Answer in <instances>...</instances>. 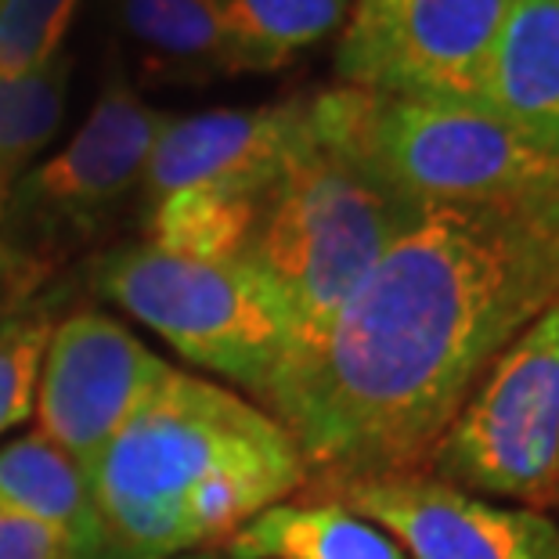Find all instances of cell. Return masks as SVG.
<instances>
[{
  "label": "cell",
  "mask_w": 559,
  "mask_h": 559,
  "mask_svg": "<svg viewBox=\"0 0 559 559\" xmlns=\"http://www.w3.org/2000/svg\"><path fill=\"white\" fill-rule=\"evenodd\" d=\"M559 304V192L426 202L311 354L260 397L300 448L307 480L423 473L487 368Z\"/></svg>",
  "instance_id": "obj_1"
},
{
  "label": "cell",
  "mask_w": 559,
  "mask_h": 559,
  "mask_svg": "<svg viewBox=\"0 0 559 559\" xmlns=\"http://www.w3.org/2000/svg\"><path fill=\"white\" fill-rule=\"evenodd\" d=\"M102 559L221 549L246 520L307 484L289 430L210 379L170 372L87 469Z\"/></svg>",
  "instance_id": "obj_2"
},
{
  "label": "cell",
  "mask_w": 559,
  "mask_h": 559,
  "mask_svg": "<svg viewBox=\"0 0 559 559\" xmlns=\"http://www.w3.org/2000/svg\"><path fill=\"white\" fill-rule=\"evenodd\" d=\"M423 206L397 195L350 152L314 138L260 199L239 264L289 332V365L325 340L343 304Z\"/></svg>",
  "instance_id": "obj_3"
},
{
  "label": "cell",
  "mask_w": 559,
  "mask_h": 559,
  "mask_svg": "<svg viewBox=\"0 0 559 559\" xmlns=\"http://www.w3.org/2000/svg\"><path fill=\"white\" fill-rule=\"evenodd\" d=\"M318 141L350 152L397 195L419 202H502L559 192V159L498 116L469 105L386 98L332 87L307 98Z\"/></svg>",
  "instance_id": "obj_4"
},
{
  "label": "cell",
  "mask_w": 559,
  "mask_h": 559,
  "mask_svg": "<svg viewBox=\"0 0 559 559\" xmlns=\"http://www.w3.org/2000/svg\"><path fill=\"white\" fill-rule=\"evenodd\" d=\"M94 289L185 361L253 394H264L289 354L282 314L239 260L199 264L148 242L120 246L94 260Z\"/></svg>",
  "instance_id": "obj_5"
},
{
  "label": "cell",
  "mask_w": 559,
  "mask_h": 559,
  "mask_svg": "<svg viewBox=\"0 0 559 559\" xmlns=\"http://www.w3.org/2000/svg\"><path fill=\"white\" fill-rule=\"evenodd\" d=\"M426 469L469 495L513 498L527 509L559 495V304L498 354Z\"/></svg>",
  "instance_id": "obj_6"
},
{
  "label": "cell",
  "mask_w": 559,
  "mask_h": 559,
  "mask_svg": "<svg viewBox=\"0 0 559 559\" xmlns=\"http://www.w3.org/2000/svg\"><path fill=\"white\" fill-rule=\"evenodd\" d=\"M170 120V112L141 102L116 66L69 145L15 185L0 217V242L55 271L62 253L87 242L112 210L138 192Z\"/></svg>",
  "instance_id": "obj_7"
},
{
  "label": "cell",
  "mask_w": 559,
  "mask_h": 559,
  "mask_svg": "<svg viewBox=\"0 0 559 559\" xmlns=\"http://www.w3.org/2000/svg\"><path fill=\"white\" fill-rule=\"evenodd\" d=\"M509 8L513 0H350L336 76L386 98L484 109Z\"/></svg>",
  "instance_id": "obj_8"
},
{
  "label": "cell",
  "mask_w": 559,
  "mask_h": 559,
  "mask_svg": "<svg viewBox=\"0 0 559 559\" xmlns=\"http://www.w3.org/2000/svg\"><path fill=\"white\" fill-rule=\"evenodd\" d=\"M174 368L102 311L55 321L37 383V433L87 473Z\"/></svg>",
  "instance_id": "obj_9"
},
{
  "label": "cell",
  "mask_w": 559,
  "mask_h": 559,
  "mask_svg": "<svg viewBox=\"0 0 559 559\" xmlns=\"http://www.w3.org/2000/svg\"><path fill=\"white\" fill-rule=\"evenodd\" d=\"M332 498L379 523L408 559H559V527L538 509L495 506L419 473L347 484Z\"/></svg>",
  "instance_id": "obj_10"
},
{
  "label": "cell",
  "mask_w": 559,
  "mask_h": 559,
  "mask_svg": "<svg viewBox=\"0 0 559 559\" xmlns=\"http://www.w3.org/2000/svg\"><path fill=\"white\" fill-rule=\"evenodd\" d=\"M311 141L307 98L174 116L152 148L141 192L152 202L181 188L221 185L264 195Z\"/></svg>",
  "instance_id": "obj_11"
},
{
  "label": "cell",
  "mask_w": 559,
  "mask_h": 559,
  "mask_svg": "<svg viewBox=\"0 0 559 559\" xmlns=\"http://www.w3.org/2000/svg\"><path fill=\"white\" fill-rule=\"evenodd\" d=\"M484 109L559 159V0H513L487 69Z\"/></svg>",
  "instance_id": "obj_12"
},
{
  "label": "cell",
  "mask_w": 559,
  "mask_h": 559,
  "mask_svg": "<svg viewBox=\"0 0 559 559\" xmlns=\"http://www.w3.org/2000/svg\"><path fill=\"white\" fill-rule=\"evenodd\" d=\"M112 22L156 80L206 83L242 73L213 0H112Z\"/></svg>",
  "instance_id": "obj_13"
},
{
  "label": "cell",
  "mask_w": 559,
  "mask_h": 559,
  "mask_svg": "<svg viewBox=\"0 0 559 559\" xmlns=\"http://www.w3.org/2000/svg\"><path fill=\"white\" fill-rule=\"evenodd\" d=\"M0 509L58 531L80 559H102V520L87 473L40 433L0 448Z\"/></svg>",
  "instance_id": "obj_14"
},
{
  "label": "cell",
  "mask_w": 559,
  "mask_h": 559,
  "mask_svg": "<svg viewBox=\"0 0 559 559\" xmlns=\"http://www.w3.org/2000/svg\"><path fill=\"white\" fill-rule=\"evenodd\" d=\"M217 552L224 559H408L379 523L336 498L267 506Z\"/></svg>",
  "instance_id": "obj_15"
},
{
  "label": "cell",
  "mask_w": 559,
  "mask_h": 559,
  "mask_svg": "<svg viewBox=\"0 0 559 559\" xmlns=\"http://www.w3.org/2000/svg\"><path fill=\"white\" fill-rule=\"evenodd\" d=\"M260 199L221 185L170 192L152 202L148 246L199 264H235L257 228Z\"/></svg>",
  "instance_id": "obj_16"
},
{
  "label": "cell",
  "mask_w": 559,
  "mask_h": 559,
  "mask_svg": "<svg viewBox=\"0 0 559 559\" xmlns=\"http://www.w3.org/2000/svg\"><path fill=\"white\" fill-rule=\"evenodd\" d=\"M242 73H271L343 29L350 0H213Z\"/></svg>",
  "instance_id": "obj_17"
},
{
  "label": "cell",
  "mask_w": 559,
  "mask_h": 559,
  "mask_svg": "<svg viewBox=\"0 0 559 559\" xmlns=\"http://www.w3.org/2000/svg\"><path fill=\"white\" fill-rule=\"evenodd\" d=\"M73 58L55 55L33 73L0 76V217L37 152L58 134L69 109Z\"/></svg>",
  "instance_id": "obj_18"
},
{
  "label": "cell",
  "mask_w": 559,
  "mask_h": 559,
  "mask_svg": "<svg viewBox=\"0 0 559 559\" xmlns=\"http://www.w3.org/2000/svg\"><path fill=\"white\" fill-rule=\"evenodd\" d=\"M51 332L55 311L47 300L0 318V437L33 415Z\"/></svg>",
  "instance_id": "obj_19"
},
{
  "label": "cell",
  "mask_w": 559,
  "mask_h": 559,
  "mask_svg": "<svg viewBox=\"0 0 559 559\" xmlns=\"http://www.w3.org/2000/svg\"><path fill=\"white\" fill-rule=\"evenodd\" d=\"M76 8L80 0H0V76L33 73L62 55Z\"/></svg>",
  "instance_id": "obj_20"
},
{
  "label": "cell",
  "mask_w": 559,
  "mask_h": 559,
  "mask_svg": "<svg viewBox=\"0 0 559 559\" xmlns=\"http://www.w3.org/2000/svg\"><path fill=\"white\" fill-rule=\"evenodd\" d=\"M0 559H80L62 534L0 509Z\"/></svg>",
  "instance_id": "obj_21"
},
{
  "label": "cell",
  "mask_w": 559,
  "mask_h": 559,
  "mask_svg": "<svg viewBox=\"0 0 559 559\" xmlns=\"http://www.w3.org/2000/svg\"><path fill=\"white\" fill-rule=\"evenodd\" d=\"M51 275H55L51 267H44L37 260L22 257L0 242V318L33 304V293H37Z\"/></svg>",
  "instance_id": "obj_22"
},
{
  "label": "cell",
  "mask_w": 559,
  "mask_h": 559,
  "mask_svg": "<svg viewBox=\"0 0 559 559\" xmlns=\"http://www.w3.org/2000/svg\"><path fill=\"white\" fill-rule=\"evenodd\" d=\"M174 559H224L217 549H206V552H185V556H174Z\"/></svg>",
  "instance_id": "obj_23"
}]
</instances>
